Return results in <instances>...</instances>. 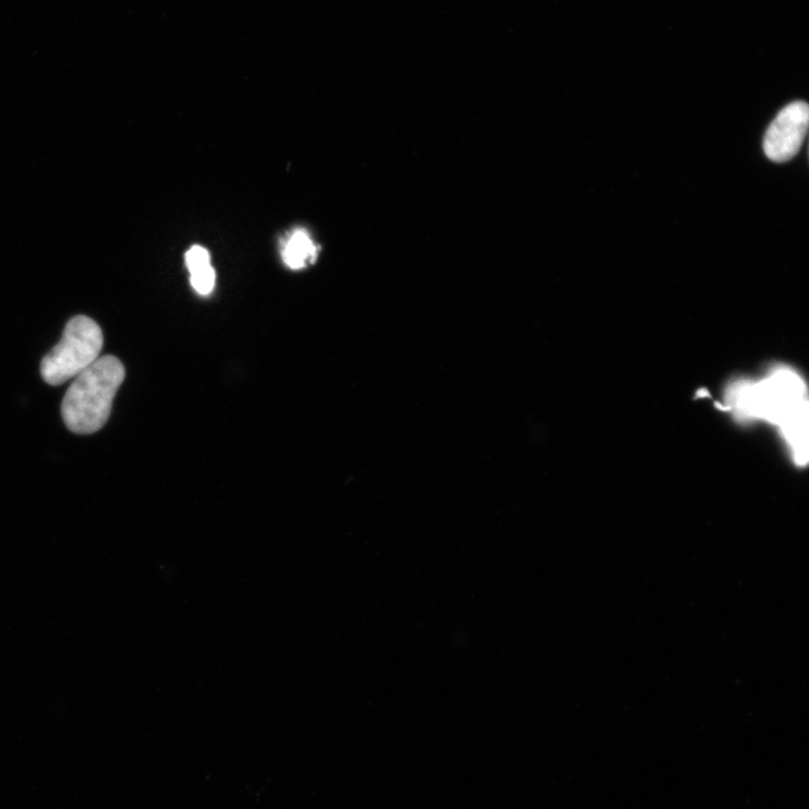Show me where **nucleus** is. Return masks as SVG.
<instances>
[{
	"mask_svg": "<svg viewBox=\"0 0 809 809\" xmlns=\"http://www.w3.org/2000/svg\"><path fill=\"white\" fill-rule=\"evenodd\" d=\"M124 380L125 368L114 356L98 358L76 376L62 405L63 419L73 434L89 436L103 427Z\"/></svg>",
	"mask_w": 809,
	"mask_h": 809,
	"instance_id": "f03ea898",
	"label": "nucleus"
},
{
	"mask_svg": "<svg viewBox=\"0 0 809 809\" xmlns=\"http://www.w3.org/2000/svg\"><path fill=\"white\" fill-rule=\"evenodd\" d=\"M103 346L98 324L78 315L66 326L62 341L41 362L42 380L50 386H61L91 365Z\"/></svg>",
	"mask_w": 809,
	"mask_h": 809,
	"instance_id": "7ed1b4c3",
	"label": "nucleus"
},
{
	"mask_svg": "<svg viewBox=\"0 0 809 809\" xmlns=\"http://www.w3.org/2000/svg\"><path fill=\"white\" fill-rule=\"evenodd\" d=\"M186 264L189 273L210 265V256L206 249L199 245L193 247L186 254Z\"/></svg>",
	"mask_w": 809,
	"mask_h": 809,
	"instance_id": "0eeeda50",
	"label": "nucleus"
},
{
	"mask_svg": "<svg viewBox=\"0 0 809 809\" xmlns=\"http://www.w3.org/2000/svg\"><path fill=\"white\" fill-rule=\"evenodd\" d=\"M728 404L741 419L766 420L780 427L794 460H808V401L801 376L785 367L776 368L759 382L735 383Z\"/></svg>",
	"mask_w": 809,
	"mask_h": 809,
	"instance_id": "f257e3e1",
	"label": "nucleus"
},
{
	"mask_svg": "<svg viewBox=\"0 0 809 809\" xmlns=\"http://www.w3.org/2000/svg\"><path fill=\"white\" fill-rule=\"evenodd\" d=\"M809 108L805 101H794L783 108L768 128L764 151L777 164L791 160L800 150L807 134Z\"/></svg>",
	"mask_w": 809,
	"mask_h": 809,
	"instance_id": "20e7f679",
	"label": "nucleus"
},
{
	"mask_svg": "<svg viewBox=\"0 0 809 809\" xmlns=\"http://www.w3.org/2000/svg\"><path fill=\"white\" fill-rule=\"evenodd\" d=\"M216 275L211 265L196 270L190 273V283L194 289L203 295H209L215 286Z\"/></svg>",
	"mask_w": 809,
	"mask_h": 809,
	"instance_id": "423d86ee",
	"label": "nucleus"
},
{
	"mask_svg": "<svg viewBox=\"0 0 809 809\" xmlns=\"http://www.w3.org/2000/svg\"><path fill=\"white\" fill-rule=\"evenodd\" d=\"M316 255V248L304 231L294 232L283 249L285 263L292 269H302Z\"/></svg>",
	"mask_w": 809,
	"mask_h": 809,
	"instance_id": "39448f33",
	"label": "nucleus"
}]
</instances>
